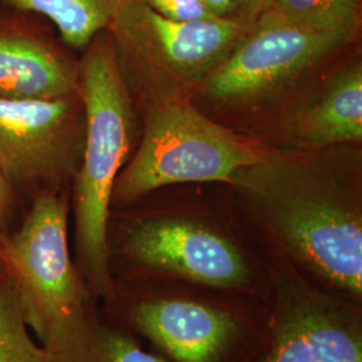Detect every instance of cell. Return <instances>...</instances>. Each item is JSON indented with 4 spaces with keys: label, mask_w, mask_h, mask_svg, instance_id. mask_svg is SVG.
Here are the masks:
<instances>
[{
    "label": "cell",
    "mask_w": 362,
    "mask_h": 362,
    "mask_svg": "<svg viewBox=\"0 0 362 362\" xmlns=\"http://www.w3.org/2000/svg\"><path fill=\"white\" fill-rule=\"evenodd\" d=\"M78 100L0 98V169L13 184L70 173L83 144Z\"/></svg>",
    "instance_id": "10"
},
{
    "label": "cell",
    "mask_w": 362,
    "mask_h": 362,
    "mask_svg": "<svg viewBox=\"0 0 362 362\" xmlns=\"http://www.w3.org/2000/svg\"><path fill=\"white\" fill-rule=\"evenodd\" d=\"M354 39L296 27H248L227 58L206 78L204 90L227 104L257 100Z\"/></svg>",
    "instance_id": "9"
},
{
    "label": "cell",
    "mask_w": 362,
    "mask_h": 362,
    "mask_svg": "<svg viewBox=\"0 0 362 362\" xmlns=\"http://www.w3.org/2000/svg\"><path fill=\"white\" fill-rule=\"evenodd\" d=\"M272 330L251 362H362V303L332 296L269 259Z\"/></svg>",
    "instance_id": "8"
},
{
    "label": "cell",
    "mask_w": 362,
    "mask_h": 362,
    "mask_svg": "<svg viewBox=\"0 0 362 362\" xmlns=\"http://www.w3.org/2000/svg\"><path fill=\"white\" fill-rule=\"evenodd\" d=\"M226 220L200 208L136 211L109 242L115 279H168L267 298L270 262Z\"/></svg>",
    "instance_id": "4"
},
{
    "label": "cell",
    "mask_w": 362,
    "mask_h": 362,
    "mask_svg": "<svg viewBox=\"0 0 362 362\" xmlns=\"http://www.w3.org/2000/svg\"><path fill=\"white\" fill-rule=\"evenodd\" d=\"M267 259L326 293L362 303V203L354 181L263 157L231 181Z\"/></svg>",
    "instance_id": "1"
},
{
    "label": "cell",
    "mask_w": 362,
    "mask_h": 362,
    "mask_svg": "<svg viewBox=\"0 0 362 362\" xmlns=\"http://www.w3.org/2000/svg\"><path fill=\"white\" fill-rule=\"evenodd\" d=\"M211 13L218 18H228L233 10V0H202Z\"/></svg>",
    "instance_id": "20"
},
{
    "label": "cell",
    "mask_w": 362,
    "mask_h": 362,
    "mask_svg": "<svg viewBox=\"0 0 362 362\" xmlns=\"http://www.w3.org/2000/svg\"><path fill=\"white\" fill-rule=\"evenodd\" d=\"M153 11L175 22L216 19L202 0H144Z\"/></svg>",
    "instance_id": "17"
},
{
    "label": "cell",
    "mask_w": 362,
    "mask_h": 362,
    "mask_svg": "<svg viewBox=\"0 0 362 362\" xmlns=\"http://www.w3.org/2000/svg\"><path fill=\"white\" fill-rule=\"evenodd\" d=\"M13 182L6 177L0 169V246L10 236L8 224L13 215Z\"/></svg>",
    "instance_id": "19"
},
{
    "label": "cell",
    "mask_w": 362,
    "mask_h": 362,
    "mask_svg": "<svg viewBox=\"0 0 362 362\" xmlns=\"http://www.w3.org/2000/svg\"><path fill=\"white\" fill-rule=\"evenodd\" d=\"M274 0H233V10L228 19L250 27L260 13L266 11Z\"/></svg>",
    "instance_id": "18"
},
{
    "label": "cell",
    "mask_w": 362,
    "mask_h": 362,
    "mask_svg": "<svg viewBox=\"0 0 362 362\" xmlns=\"http://www.w3.org/2000/svg\"><path fill=\"white\" fill-rule=\"evenodd\" d=\"M298 137L311 146L361 141V66L345 69L332 81L320 101L300 117Z\"/></svg>",
    "instance_id": "12"
},
{
    "label": "cell",
    "mask_w": 362,
    "mask_h": 362,
    "mask_svg": "<svg viewBox=\"0 0 362 362\" xmlns=\"http://www.w3.org/2000/svg\"><path fill=\"white\" fill-rule=\"evenodd\" d=\"M0 362H57L30 334L8 276L0 285Z\"/></svg>",
    "instance_id": "15"
},
{
    "label": "cell",
    "mask_w": 362,
    "mask_h": 362,
    "mask_svg": "<svg viewBox=\"0 0 362 362\" xmlns=\"http://www.w3.org/2000/svg\"><path fill=\"white\" fill-rule=\"evenodd\" d=\"M85 50L79 62L85 134L73 191L76 266L91 296L103 303L115 293L109 251L112 196L129 158L134 119L109 31L95 35Z\"/></svg>",
    "instance_id": "3"
},
{
    "label": "cell",
    "mask_w": 362,
    "mask_h": 362,
    "mask_svg": "<svg viewBox=\"0 0 362 362\" xmlns=\"http://www.w3.org/2000/svg\"><path fill=\"white\" fill-rule=\"evenodd\" d=\"M288 26L357 37L361 0H274L250 27Z\"/></svg>",
    "instance_id": "14"
},
{
    "label": "cell",
    "mask_w": 362,
    "mask_h": 362,
    "mask_svg": "<svg viewBox=\"0 0 362 362\" xmlns=\"http://www.w3.org/2000/svg\"><path fill=\"white\" fill-rule=\"evenodd\" d=\"M247 30L228 18L175 22L144 0L125 3L107 27L128 90L153 105L185 100L187 93L227 58Z\"/></svg>",
    "instance_id": "6"
},
{
    "label": "cell",
    "mask_w": 362,
    "mask_h": 362,
    "mask_svg": "<svg viewBox=\"0 0 362 362\" xmlns=\"http://www.w3.org/2000/svg\"><path fill=\"white\" fill-rule=\"evenodd\" d=\"M129 0H0V6L47 19L66 46L85 49Z\"/></svg>",
    "instance_id": "13"
},
{
    "label": "cell",
    "mask_w": 362,
    "mask_h": 362,
    "mask_svg": "<svg viewBox=\"0 0 362 362\" xmlns=\"http://www.w3.org/2000/svg\"><path fill=\"white\" fill-rule=\"evenodd\" d=\"M69 200L35 199L22 227L0 246L28 329L57 362H101L97 300L73 262L67 239Z\"/></svg>",
    "instance_id": "5"
},
{
    "label": "cell",
    "mask_w": 362,
    "mask_h": 362,
    "mask_svg": "<svg viewBox=\"0 0 362 362\" xmlns=\"http://www.w3.org/2000/svg\"><path fill=\"white\" fill-rule=\"evenodd\" d=\"M100 317L146 339L169 362H251L269 341L262 298L168 279H115Z\"/></svg>",
    "instance_id": "2"
},
{
    "label": "cell",
    "mask_w": 362,
    "mask_h": 362,
    "mask_svg": "<svg viewBox=\"0 0 362 362\" xmlns=\"http://www.w3.org/2000/svg\"><path fill=\"white\" fill-rule=\"evenodd\" d=\"M79 95L74 64L35 19L0 6V98L57 100Z\"/></svg>",
    "instance_id": "11"
},
{
    "label": "cell",
    "mask_w": 362,
    "mask_h": 362,
    "mask_svg": "<svg viewBox=\"0 0 362 362\" xmlns=\"http://www.w3.org/2000/svg\"><path fill=\"white\" fill-rule=\"evenodd\" d=\"M7 278V272H6V267H4V263H3V260H1V257H0V285L4 282V279Z\"/></svg>",
    "instance_id": "21"
},
{
    "label": "cell",
    "mask_w": 362,
    "mask_h": 362,
    "mask_svg": "<svg viewBox=\"0 0 362 362\" xmlns=\"http://www.w3.org/2000/svg\"><path fill=\"white\" fill-rule=\"evenodd\" d=\"M97 344L101 362H169L158 351L144 349L137 337L106 322L101 317Z\"/></svg>",
    "instance_id": "16"
},
{
    "label": "cell",
    "mask_w": 362,
    "mask_h": 362,
    "mask_svg": "<svg viewBox=\"0 0 362 362\" xmlns=\"http://www.w3.org/2000/svg\"><path fill=\"white\" fill-rule=\"evenodd\" d=\"M233 132L185 100L155 104L143 141L117 177L112 207H127L173 184H230L240 169L263 160Z\"/></svg>",
    "instance_id": "7"
}]
</instances>
